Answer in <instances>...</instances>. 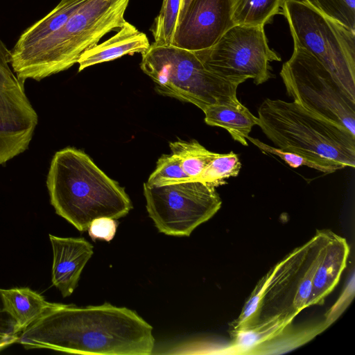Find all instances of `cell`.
<instances>
[{"label":"cell","instance_id":"6da1fadb","mask_svg":"<svg viewBox=\"0 0 355 355\" xmlns=\"http://www.w3.org/2000/svg\"><path fill=\"white\" fill-rule=\"evenodd\" d=\"M24 348L85 355H149L153 327L135 311L110 303L55 304L19 335Z\"/></svg>","mask_w":355,"mask_h":355},{"label":"cell","instance_id":"7a4b0ae2","mask_svg":"<svg viewBox=\"0 0 355 355\" xmlns=\"http://www.w3.org/2000/svg\"><path fill=\"white\" fill-rule=\"evenodd\" d=\"M46 186L56 214L80 232L87 230L94 219H119L132 209L124 188L84 151L73 147L55 153Z\"/></svg>","mask_w":355,"mask_h":355},{"label":"cell","instance_id":"3957f363","mask_svg":"<svg viewBox=\"0 0 355 355\" xmlns=\"http://www.w3.org/2000/svg\"><path fill=\"white\" fill-rule=\"evenodd\" d=\"M130 0H87L55 33L25 52L11 58L18 79L40 81L69 69L80 55L108 33L119 29Z\"/></svg>","mask_w":355,"mask_h":355},{"label":"cell","instance_id":"277c9868","mask_svg":"<svg viewBox=\"0 0 355 355\" xmlns=\"http://www.w3.org/2000/svg\"><path fill=\"white\" fill-rule=\"evenodd\" d=\"M258 126L276 148L340 168L355 166V135L295 101L266 98Z\"/></svg>","mask_w":355,"mask_h":355},{"label":"cell","instance_id":"5b68a950","mask_svg":"<svg viewBox=\"0 0 355 355\" xmlns=\"http://www.w3.org/2000/svg\"><path fill=\"white\" fill-rule=\"evenodd\" d=\"M331 231L321 230L305 245L296 248L263 277L245 302L238 319L242 322L254 320L251 327L277 318L291 324L286 315L294 318L306 307L316 268L323 255ZM249 328V329H250Z\"/></svg>","mask_w":355,"mask_h":355},{"label":"cell","instance_id":"8992f818","mask_svg":"<svg viewBox=\"0 0 355 355\" xmlns=\"http://www.w3.org/2000/svg\"><path fill=\"white\" fill-rule=\"evenodd\" d=\"M140 67L166 96L192 103L204 111L214 104H236L240 83L207 69L194 51L153 43L141 53Z\"/></svg>","mask_w":355,"mask_h":355},{"label":"cell","instance_id":"52a82bcc","mask_svg":"<svg viewBox=\"0 0 355 355\" xmlns=\"http://www.w3.org/2000/svg\"><path fill=\"white\" fill-rule=\"evenodd\" d=\"M281 12L293 42L315 57L355 99V32L322 13L311 0H286Z\"/></svg>","mask_w":355,"mask_h":355},{"label":"cell","instance_id":"ba28073f","mask_svg":"<svg viewBox=\"0 0 355 355\" xmlns=\"http://www.w3.org/2000/svg\"><path fill=\"white\" fill-rule=\"evenodd\" d=\"M280 76L293 101L310 112L345 127L355 135V99L310 52L294 42Z\"/></svg>","mask_w":355,"mask_h":355},{"label":"cell","instance_id":"9c48e42d","mask_svg":"<svg viewBox=\"0 0 355 355\" xmlns=\"http://www.w3.org/2000/svg\"><path fill=\"white\" fill-rule=\"evenodd\" d=\"M144 195L149 217L159 232L169 236H189L222 205L216 188L198 180L164 186L145 182Z\"/></svg>","mask_w":355,"mask_h":355},{"label":"cell","instance_id":"30bf717a","mask_svg":"<svg viewBox=\"0 0 355 355\" xmlns=\"http://www.w3.org/2000/svg\"><path fill=\"white\" fill-rule=\"evenodd\" d=\"M264 26L234 25L211 47L194 51L213 73L240 84L249 78L259 85L271 78L270 62L281 61L271 49Z\"/></svg>","mask_w":355,"mask_h":355},{"label":"cell","instance_id":"8fae6325","mask_svg":"<svg viewBox=\"0 0 355 355\" xmlns=\"http://www.w3.org/2000/svg\"><path fill=\"white\" fill-rule=\"evenodd\" d=\"M11 51L0 39V165L24 153L38 123V116L24 83L10 64Z\"/></svg>","mask_w":355,"mask_h":355},{"label":"cell","instance_id":"7c38bea8","mask_svg":"<svg viewBox=\"0 0 355 355\" xmlns=\"http://www.w3.org/2000/svg\"><path fill=\"white\" fill-rule=\"evenodd\" d=\"M233 0H191L178 21L171 45L191 51L213 46L231 27Z\"/></svg>","mask_w":355,"mask_h":355},{"label":"cell","instance_id":"4fadbf2b","mask_svg":"<svg viewBox=\"0 0 355 355\" xmlns=\"http://www.w3.org/2000/svg\"><path fill=\"white\" fill-rule=\"evenodd\" d=\"M53 249L51 281L62 297L72 294L81 272L93 254V245L83 237H59L49 234Z\"/></svg>","mask_w":355,"mask_h":355},{"label":"cell","instance_id":"5bb4252c","mask_svg":"<svg viewBox=\"0 0 355 355\" xmlns=\"http://www.w3.org/2000/svg\"><path fill=\"white\" fill-rule=\"evenodd\" d=\"M349 253V247L345 239L331 232L313 275L306 307L323 304L338 284Z\"/></svg>","mask_w":355,"mask_h":355},{"label":"cell","instance_id":"9a60e30c","mask_svg":"<svg viewBox=\"0 0 355 355\" xmlns=\"http://www.w3.org/2000/svg\"><path fill=\"white\" fill-rule=\"evenodd\" d=\"M146 35L127 22L117 33L85 51L78 60V71L87 67L112 61L125 55L143 53L150 47Z\"/></svg>","mask_w":355,"mask_h":355},{"label":"cell","instance_id":"2e32d148","mask_svg":"<svg viewBox=\"0 0 355 355\" xmlns=\"http://www.w3.org/2000/svg\"><path fill=\"white\" fill-rule=\"evenodd\" d=\"M87 0H61L46 15L27 28L11 50V58L31 49L58 31Z\"/></svg>","mask_w":355,"mask_h":355},{"label":"cell","instance_id":"e0dca14e","mask_svg":"<svg viewBox=\"0 0 355 355\" xmlns=\"http://www.w3.org/2000/svg\"><path fill=\"white\" fill-rule=\"evenodd\" d=\"M203 112L207 125L224 128L235 141L243 146H248L247 137L253 126L259 124L258 117L241 102L211 105Z\"/></svg>","mask_w":355,"mask_h":355},{"label":"cell","instance_id":"ac0fdd59","mask_svg":"<svg viewBox=\"0 0 355 355\" xmlns=\"http://www.w3.org/2000/svg\"><path fill=\"white\" fill-rule=\"evenodd\" d=\"M1 293L6 308L16 322L20 334L55 304L29 288H1Z\"/></svg>","mask_w":355,"mask_h":355},{"label":"cell","instance_id":"d6986e66","mask_svg":"<svg viewBox=\"0 0 355 355\" xmlns=\"http://www.w3.org/2000/svg\"><path fill=\"white\" fill-rule=\"evenodd\" d=\"M286 0H233L232 18L234 25L264 26L281 14Z\"/></svg>","mask_w":355,"mask_h":355},{"label":"cell","instance_id":"ffe728a7","mask_svg":"<svg viewBox=\"0 0 355 355\" xmlns=\"http://www.w3.org/2000/svg\"><path fill=\"white\" fill-rule=\"evenodd\" d=\"M169 147L172 154L180 159L190 180H196L218 155L208 150L196 140H177L170 142Z\"/></svg>","mask_w":355,"mask_h":355},{"label":"cell","instance_id":"44dd1931","mask_svg":"<svg viewBox=\"0 0 355 355\" xmlns=\"http://www.w3.org/2000/svg\"><path fill=\"white\" fill-rule=\"evenodd\" d=\"M241 168L239 156L233 151L218 153L196 180L206 182L216 188L227 184L225 179L236 177Z\"/></svg>","mask_w":355,"mask_h":355},{"label":"cell","instance_id":"7402d4cb","mask_svg":"<svg viewBox=\"0 0 355 355\" xmlns=\"http://www.w3.org/2000/svg\"><path fill=\"white\" fill-rule=\"evenodd\" d=\"M180 6L181 0H163L160 12L150 29L156 45H171Z\"/></svg>","mask_w":355,"mask_h":355},{"label":"cell","instance_id":"603a6c76","mask_svg":"<svg viewBox=\"0 0 355 355\" xmlns=\"http://www.w3.org/2000/svg\"><path fill=\"white\" fill-rule=\"evenodd\" d=\"M190 180L184 171L180 159L173 155H163L157 162L155 171L146 183L149 185L164 186Z\"/></svg>","mask_w":355,"mask_h":355},{"label":"cell","instance_id":"cb8c5ba5","mask_svg":"<svg viewBox=\"0 0 355 355\" xmlns=\"http://www.w3.org/2000/svg\"><path fill=\"white\" fill-rule=\"evenodd\" d=\"M247 140H249L263 152L278 156L290 166L294 168L305 166L324 173H331L337 170L341 169L340 166L336 164L316 161L295 153L284 151L250 136L247 137Z\"/></svg>","mask_w":355,"mask_h":355},{"label":"cell","instance_id":"d4e9b609","mask_svg":"<svg viewBox=\"0 0 355 355\" xmlns=\"http://www.w3.org/2000/svg\"><path fill=\"white\" fill-rule=\"evenodd\" d=\"M324 15L355 32V0H311Z\"/></svg>","mask_w":355,"mask_h":355},{"label":"cell","instance_id":"484cf974","mask_svg":"<svg viewBox=\"0 0 355 355\" xmlns=\"http://www.w3.org/2000/svg\"><path fill=\"white\" fill-rule=\"evenodd\" d=\"M19 334L16 322L6 308L0 288V351L18 342Z\"/></svg>","mask_w":355,"mask_h":355},{"label":"cell","instance_id":"4316f807","mask_svg":"<svg viewBox=\"0 0 355 355\" xmlns=\"http://www.w3.org/2000/svg\"><path fill=\"white\" fill-rule=\"evenodd\" d=\"M118 222L115 219L102 217L94 219L89 226L88 233L93 241H111L116 233Z\"/></svg>","mask_w":355,"mask_h":355},{"label":"cell","instance_id":"83f0119b","mask_svg":"<svg viewBox=\"0 0 355 355\" xmlns=\"http://www.w3.org/2000/svg\"><path fill=\"white\" fill-rule=\"evenodd\" d=\"M191 1V0H181V6L178 21L182 17V15L185 12Z\"/></svg>","mask_w":355,"mask_h":355}]
</instances>
